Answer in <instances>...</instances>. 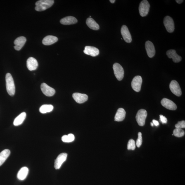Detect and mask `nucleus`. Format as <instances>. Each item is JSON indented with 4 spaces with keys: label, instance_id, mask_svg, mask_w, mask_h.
I'll return each mask as SVG.
<instances>
[{
    "label": "nucleus",
    "instance_id": "nucleus-1",
    "mask_svg": "<svg viewBox=\"0 0 185 185\" xmlns=\"http://www.w3.org/2000/svg\"><path fill=\"white\" fill-rule=\"evenodd\" d=\"M54 3L53 0H40L35 3V9L38 11H44L52 6Z\"/></svg>",
    "mask_w": 185,
    "mask_h": 185
},
{
    "label": "nucleus",
    "instance_id": "nucleus-2",
    "mask_svg": "<svg viewBox=\"0 0 185 185\" xmlns=\"http://www.w3.org/2000/svg\"><path fill=\"white\" fill-rule=\"evenodd\" d=\"M7 91L10 96H13L15 94V86L13 77L10 73H7L6 76Z\"/></svg>",
    "mask_w": 185,
    "mask_h": 185
},
{
    "label": "nucleus",
    "instance_id": "nucleus-3",
    "mask_svg": "<svg viewBox=\"0 0 185 185\" xmlns=\"http://www.w3.org/2000/svg\"><path fill=\"white\" fill-rule=\"evenodd\" d=\"M147 112L146 110L141 109L138 111L136 116V122L140 126L145 125L146 119L147 116Z\"/></svg>",
    "mask_w": 185,
    "mask_h": 185
},
{
    "label": "nucleus",
    "instance_id": "nucleus-4",
    "mask_svg": "<svg viewBox=\"0 0 185 185\" xmlns=\"http://www.w3.org/2000/svg\"><path fill=\"white\" fill-rule=\"evenodd\" d=\"M150 7V3L148 1L144 0L141 1L139 7V13L141 16L144 17L148 15Z\"/></svg>",
    "mask_w": 185,
    "mask_h": 185
},
{
    "label": "nucleus",
    "instance_id": "nucleus-5",
    "mask_svg": "<svg viewBox=\"0 0 185 185\" xmlns=\"http://www.w3.org/2000/svg\"><path fill=\"white\" fill-rule=\"evenodd\" d=\"M113 69L114 74L118 80H122L124 77V71L122 65L118 63H115L113 65Z\"/></svg>",
    "mask_w": 185,
    "mask_h": 185
},
{
    "label": "nucleus",
    "instance_id": "nucleus-6",
    "mask_svg": "<svg viewBox=\"0 0 185 185\" xmlns=\"http://www.w3.org/2000/svg\"><path fill=\"white\" fill-rule=\"evenodd\" d=\"M164 26L167 32L170 33L174 32V24L173 19L170 16H166L164 19Z\"/></svg>",
    "mask_w": 185,
    "mask_h": 185
},
{
    "label": "nucleus",
    "instance_id": "nucleus-7",
    "mask_svg": "<svg viewBox=\"0 0 185 185\" xmlns=\"http://www.w3.org/2000/svg\"><path fill=\"white\" fill-rule=\"evenodd\" d=\"M142 79L140 76H136L133 79L131 82V86L133 89L136 92H139L141 90Z\"/></svg>",
    "mask_w": 185,
    "mask_h": 185
},
{
    "label": "nucleus",
    "instance_id": "nucleus-8",
    "mask_svg": "<svg viewBox=\"0 0 185 185\" xmlns=\"http://www.w3.org/2000/svg\"><path fill=\"white\" fill-rule=\"evenodd\" d=\"M169 88L172 92L176 96H180L182 95V91L180 86L176 80L171 81L169 85Z\"/></svg>",
    "mask_w": 185,
    "mask_h": 185
},
{
    "label": "nucleus",
    "instance_id": "nucleus-9",
    "mask_svg": "<svg viewBox=\"0 0 185 185\" xmlns=\"http://www.w3.org/2000/svg\"><path fill=\"white\" fill-rule=\"evenodd\" d=\"M41 89L43 94L48 97L53 96L56 92L54 89L45 83H43L41 84Z\"/></svg>",
    "mask_w": 185,
    "mask_h": 185
},
{
    "label": "nucleus",
    "instance_id": "nucleus-10",
    "mask_svg": "<svg viewBox=\"0 0 185 185\" xmlns=\"http://www.w3.org/2000/svg\"><path fill=\"white\" fill-rule=\"evenodd\" d=\"M121 32L123 38L126 42L130 43L132 41V37L127 26H122L121 28Z\"/></svg>",
    "mask_w": 185,
    "mask_h": 185
},
{
    "label": "nucleus",
    "instance_id": "nucleus-11",
    "mask_svg": "<svg viewBox=\"0 0 185 185\" xmlns=\"http://www.w3.org/2000/svg\"><path fill=\"white\" fill-rule=\"evenodd\" d=\"M67 157V154L66 153H62L59 155L55 160V168L56 169H60L62 164L66 160Z\"/></svg>",
    "mask_w": 185,
    "mask_h": 185
},
{
    "label": "nucleus",
    "instance_id": "nucleus-12",
    "mask_svg": "<svg viewBox=\"0 0 185 185\" xmlns=\"http://www.w3.org/2000/svg\"><path fill=\"white\" fill-rule=\"evenodd\" d=\"M161 103L162 106L167 109L174 110L177 109V106L173 102L167 98H163L161 102Z\"/></svg>",
    "mask_w": 185,
    "mask_h": 185
},
{
    "label": "nucleus",
    "instance_id": "nucleus-13",
    "mask_svg": "<svg viewBox=\"0 0 185 185\" xmlns=\"http://www.w3.org/2000/svg\"><path fill=\"white\" fill-rule=\"evenodd\" d=\"M145 47L148 56L150 58L153 57L156 53L155 47L153 43L149 41H147L145 44Z\"/></svg>",
    "mask_w": 185,
    "mask_h": 185
},
{
    "label": "nucleus",
    "instance_id": "nucleus-14",
    "mask_svg": "<svg viewBox=\"0 0 185 185\" xmlns=\"http://www.w3.org/2000/svg\"><path fill=\"white\" fill-rule=\"evenodd\" d=\"M27 39L25 37H20L17 38L14 42L15 45L14 48L16 51H20L23 47Z\"/></svg>",
    "mask_w": 185,
    "mask_h": 185
},
{
    "label": "nucleus",
    "instance_id": "nucleus-15",
    "mask_svg": "<svg viewBox=\"0 0 185 185\" xmlns=\"http://www.w3.org/2000/svg\"><path fill=\"white\" fill-rule=\"evenodd\" d=\"M84 53L85 54L93 57L97 56L99 54V50L94 47L86 46L85 47Z\"/></svg>",
    "mask_w": 185,
    "mask_h": 185
},
{
    "label": "nucleus",
    "instance_id": "nucleus-16",
    "mask_svg": "<svg viewBox=\"0 0 185 185\" xmlns=\"http://www.w3.org/2000/svg\"><path fill=\"white\" fill-rule=\"evenodd\" d=\"M166 54L169 58H172L173 61L175 63H178L181 61L182 58L177 54L175 50L170 49L167 51Z\"/></svg>",
    "mask_w": 185,
    "mask_h": 185
},
{
    "label": "nucleus",
    "instance_id": "nucleus-17",
    "mask_svg": "<svg viewBox=\"0 0 185 185\" xmlns=\"http://www.w3.org/2000/svg\"><path fill=\"white\" fill-rule=\"evenodd\" d=\"M72 97L76 102L82 104L88 100V96L85 94L78 93H73Z\"/></svg>",
    "mask_w": 185,
    "mask_h": 185
},
{
    "label": "nucleus",
    "instance_id": "nucleus-18",
    "mask_svg": "<svg viewBox=\"0 0 185 185\" xmlns=\"http://www.w3.org/2000/svg\"><path fill=\"white\" fill-rule=\"evenodd\" d=\"M27 65L29 70H35L37 69L38 66L37 60L32 57H30L27 60Z\"/></svg>",
    "mask_w": 185,
    "mask_h": 185
},
{
    "label": "nucleus",
    "instance_id": "nucleus-19",
    "mask_svg": "<svg viewBox=\"0 0 185 185\" xmlns=\"http://www.w3.org/2000/svg\"><path fill=\"white\" fill-rule=\"evenodd\" d=\"M77 20L75 17L72 16H68L62 19L60 21V23L62 25H73L77 23Z\"/></svg>",
    "mask_w": 185,
    "mask_h": 185
},
{
    "label": "nucleus",
    "instance_id": "nucleus-20",
    "mask_svg": "<svg viewBox=\"0 0 185 185\" xmlns=\"http://www.w3.org/2000/svg\"><path fill=\"white\" fill-rule=\"evenodd\" d=\"M58 40L57 37L53 35H48L43 39L42 43L45 45H50L54 44Z\"/></svg>",
    "mask_w": 185,
    "mask_h": 185
},
{
    "label": "nucleus",
    "instance_id": "nucleus-21",
    "mask_svg": "<svg viewBox=\"0 0 185 185\" xmlns=\"http://www.w3.org/2000/svg\"><path fill=\"white\" fill-rule=\"evenodd\" d=\"M126 112L124 109L119 108L118 110L115 117V120L116 122H122L124 120Z\"/></svg>",
    "mask_w": 185,
    "mask_h": 185
},
{
    "label": "nucleus",
    "instance_id": "nucleus-22",
    "mask_svg": "<svg viewBox=\"0 0 185 185\" xmlns=\"http://www.w3.org/2000/svg\"><path fill=\"white\" fill-rule=\"evenodd\" d=\"M29 173V169L27 167L22 168L17 174V178L20 180H23L27 177Z\"/></svg>",
    "mask_w": 185,
    "mask_h": 185
},
{
    "label": "nucleus",
    "instance_id": "nucleus-23",
    "mask_svg": "<svg viewBox=\"0 0 185 185\" xmlns=\"http://www.w3.org/2000/svg\"><path fill=\"white\" fill-rule=\"evenodd\" d=\"M86 25L90 29L94 30H98L100 29V26L98 23L91 18H88L86 19Z\"/></svg>",
    "mask_w": 185,
    "mask_h": 185
},
{
    "label": "nucleus",
    "instance_id": "nucleus-24",
    "mask_svg": "<svg viewBox=\"0 0 185 185\" xmlns=\"http://www.w3.org/2000/svg\"><path fill=\"white\" fill-rule=\"evenodd\" d=\"M26 117V114L25 112H22L17 116L13 122L14 125L18 126L22 124Z\"/></svg>",
    "mask_w": 185,
    "mask_h": 185
},
{
    "label": "nucleus",
    "instance_id": "nucleus-25",
    "mask_svg": "<svg viewBox=\"0 0 185 185\" xmlns=\"http://www.w3.org/2000/svg\"><path fill=\"white\" fill-rule=\"evenodd\" d=\"M10 154V150L8 149L3 150L0 153V166L3 165L9 156Z\"/></svg>",
    "mask_w": 185,
    "mask_h": 185
},
{
    "label": "nucleus",
    "instance_id": "nucleus-26",
    "mask_svg": "<svg viewBox=\"0 0 185 185\" xmlns=\"http://www.w3.org/2000/svg\"><path fill=\"white\" fill-rule=\"evenodd\" d=\"M53 107L51 105H44L39 108V112L41 114H45L52 111Z\"/></svg>",
    "mask_w": 185,
    "mask_h": 185
},
{
    "label": "nucleus",
    "instance_id": "nucleus-27",
    "mask_svg": "<svg viewBox=\"0 0 185 185\" xmlns=\"http://www.w3.org/2000/svg\"><path fill=\"white\" fill-rule=\"evenodd\" d=\"M75 139V136L72 134H69L68 135H64L61 138L62 141L64 142L70 143L72 142Z\"/></svg>",
    "mask_w": 185,
    "mask_h": 185
},
{
    "label": "nucleus",
    "instance_id": "nucleus-28",
    "mask_svg": "<svg viewBox=\"0 0 185 185\" xmlns=\"http://www.w3.org/2000/svg\"><path fill=\"white\" fill-rule=\"evenodd\" d=\"M185 134V132L181 128H176L173 131V135L177 137H181Z\"/></svg>",
    "mask_w": 185,
    "mask_h": 185
},
{
    "label": "nucleus",
    "instance_id": "nucleus-29",
    "mask_svg": "<svg viewBox=\"0 0 185 185\" xmlns=\"http://www.w3.org/2000/svg\"><path fill=\"white\" fill-rule=\"evenodd\" d=\"M136 147L135 142L133 139H130L128 143L127 148L128 150H134Z\"/></svg>",
    "mask_w": 185,
    "mask_h": 185
},
{
    "label": "nucleus",
    "instance_id": "nucleus-30",
    "mask_svg": "<svg viewBox=\"0 0 185 185\" xmlns=\"http://www.w3.org/2000/svg\"><path fill=\"white\" fill-rule=\"evenodd\" d=\"M142 134L141 132H139L138 134V138L136 141V145L138 148H140L142 144Z\"/></svg>",
    "mask_w": 185,
    "mask_h": 185
},
{
    "label": "nucleus",
    "instance_id": "nucleus-31",
    "mask_svg": "<svg viewBox=\"0 0 185 185\" xmlns=\"http://www.w3.org/2000/svg\"><path fill=\"white\" fill-rule=\"evenodd\" d=\"M175 126L176 128H185V121L183 120L178 122V123L176 124Z\"/></svg>",
    "mask_w": 185,
    "mask_h": 185
},
{
    "label": "nucleus",
    "instance_id": "nucleus-32",
    "mask_svg": "<svg viewBox=\"0 0 185 185\" xmlns=\"http://www.w3.org/2000/svg\"><path fill=\"white\" fill-rule=\"evenodd\" d=\"M160 120L162 124H166L167 122V119L165 117L162 115H160Z\"/></svg>",
    "mask_w": 185,
    "mask_h": 185
},
{
    "label": "nucleus",
    "instance_id": "nucleus-33",
    "mask_svg": "<svg viewBox=\"0 0 185 185\" xmlns=\"http://www.w3.org/2000/svg\"><path fill=\"white\" fill-rule=\"evenodd\" d=\"M153 124L154 125L156 126H158L159 125V122L158 121L155 120H153Z\"/></svg>",
    "mask_w": 185,
    "mask_h": 185
},
{
    "label": "nucleus",
    "instance_id": "nucleus-34",
    "mask_svg": "<svg viewBox=\"0 0 185 185\" xmlns=\"http://www.w3.org/2000/svg\"><path fill=\"white\" fill-rule=\"evenodd\" d=\"M176 1L178 4H181V3L183 2L184 1L183 0H176Z\"/></svg>",
    "mask_w": 185,
    "mask_h": 185
},
{
    "label": "nucleus",
    "instance_id": "nucleus-35",
    "mask_svg": "<svg viewBox=\"0 0 185 185\" xmlns=\"http://www.w3.org/2000/svg\"><path fill=\"white\" fill-rule=\"evenodd\" d=\"M110 3H115L116 1H115V0H110Z\"/></svg>",
    "mask_w": 185,
    "mask_h": 185
},
{
    "label": "nucleus",
    "instance_id": "nucleus-36",
    "mask_svg": "<svg viewBox=\"0 0 185 185\" xmlns=\"http://www.w3.org/2000/svg\"><path fill=\"white\" fill-rule=\"evenodd\" d=\"M150 124H151V126H152V127H153V126H154V124L153 123V122L150 123Z\"/></svg>",
    "mask_w": 185,
    "mask_h": 185
}]
</instances>
